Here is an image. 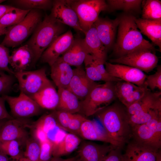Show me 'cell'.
Masks as SVG:
<instances>
[{
  "instance_id": "obj_25",
  "label": "cell",
  "mask_w": 161,
  "mask_h": 161,
  "mask_svg": "<svg viewBox=\"0 0 161 161\" xmlns=\"http://www.w3.org/2000/svg\"><path fill=\"white\" fill-rule=\"evenodd\" d=\"M50 76L58 88L67 89L72 79L73 69L60 57L50 66Z\"/></svg>"
},
{
  "instance_id": "obj_30",
  "label": "cell",
  "mask_w": 161,
  "mask_h": 161,
  "mask_svg": "<svg viewBox=\"0 0 161 161\" xmlns=\"http://www.w3.org/2000/svg\"><path fill=\"white\" fill-rule=\"evenodd\" d=\"M81 142L78 136L70 133H66L63 139L53 144L52 157H61L71 153Z\"/></svg>"
},
{
  "instance_id": "obj_42",
  "label": "cell",
  "mask_w": 161,
  "mask_h": 161,
  "mask_svg": "<svg viewBox=\"0 0 161 161\" xmlns=\"http://www.w3.org/2000/svg\"><path fill=\"white\" fill-rule=\"evenodd\" d=\"M86 118V117L82 114H73L69 124L68 131L79 136L81 125Z\"/></svg>"
},
{
  "instance_id": "obj_48",
  "label": "cell",
  "mask_w": 161,
  "mask_h": 161,
  "mask_svg": "<svg viewBox=\"0 0 161 161\" xmlns=\"http://www.w3.org/2000/svg\"><path fill=\"white\" fill-rule=\"evenodd\" d=\"M78 157V156L67 159H63L61 157H53L49 161H74Z\"/></svg>"
},
{
  "instance_id": "obj_39",
  "label": "cell",
  "mask_w": 161,
  "mask_h": 161,
  "mask_svg": "<svg viewBox=\"0 0 161 161\" xmlns=\"http://www.w3.org/2000/svg\"><path fill=\"white\" fill-rule=\"evenodd\" d=\"M0 70V96L9 92L14 83V76Z\"/></svg>"
},
{
  "instance_id": "obj_41",
  "label": "cell",
  "mask_w": 161,
  "mask_h": 161,
  "mask_svg": "<svg viewBox=\"0 0 161 161\" xmlns=\"http://www.w3.org/2000/svg\"><path fill=\"white\" fill-rule=\"evenodd\" d=\"M10 55L8 48L0 44V70L13 75L14 72L9 66Z\"/></svg>"
},
{
  "instance_id": "obj_10",
  "label": "cell",
  "mask_w": 161,
  "mask_h": 161,
  "mask_svg": "<svg viewBox=\"0 0 161 161\" xmlns=\"http://www.w3.org/2000/svg\"><path fill=\"white\" fill-rule=\"evenodd\" d=\"M9 104L12 114L15 118L25 119L38 115L41 107L32 98L20 92L18 96H2Z\"/></svg>"
},
{
  "instance_id": "obj_34",
  "label": "cell",
  "mask_w": 161,
  "mask_h": 161,
  "mask_svg": "<svg viewBox=\"0 0 161 161\" xmlns=\"http://www.w3.org/2000/svg\"><path fill=\"white\" fill-rule=\"evenodd\" d=\"M22 143L17 140L0 141V150L13 160H20L24 157L20 148Z\"/></svg>"
},
{
  "instance_id": "obj_31",
  "label": "cell",
  "mask_w": 161,
  "mask_h": 161,
  "mask_svg": "<svg viewBox=\"0 0 161 161\" xmlns=\"http://www.w3.org/2000/svg\"><path fill=\"white\" fill-rule=\"evenodd\" d=\"M143 1L108 0L106 2L108 6L109 12L116 10H122L126 13L130 14V13L138 12L140 10Z\"/></svg>"
},
{
  "instance_id": "obj_45",
  "label": "cell",
  "mask_w": 161,
  "mask_h": 161,
  "mask_svg": "<svg viewBox=\"0 0 161 161\" xmlns=\"http://www.w3.org/2000/svg\"><path fill=\"white\" fill-rule=\"evenodd\" d=\"M121 148L117 147L112 149L102 161H123Z\"/></svg>"
},
{
  "instance_id": "obj_33",
  "label": "cell",
  "mask_w": 161,
  "mask_h": 161,
  "mask_svg": "<svg viewBox=\"0 0 161 161\" xmlns=\"http://www.w3.org/2000/svg\"><path fill=\"white\" fill-rule=\"evenodd\" d=\"M30 10L14 7L0 19V27L7 28L17 24L24 18Z\"/></svg>"
},
{
  "instance_id": "obj_2",
  "label": "cell",
  "mask_w": 161,
  "mask_h": 161,
  "mask_svg": "<svg viewBox=\"0 0 161 161\" xmlns=\"http://www.w3.org/2000/svg\"><path fill=\"white\" fill-rule=\"evenodd\" d=\"M119 17L117 37L113 47L115 58L140 49L154 50L153 45L143 37L138 30L135 22L136 18L133 15L126 13Z\"/></svg>"
},
{
  "instance_id": "obj_28",
  "label": "cell",
  "mask_w": 161,
  "mask_h": 161,
  "mask_svg": "<svg viewBox=\"0 0 161 161\" xmlns=\"http://www.w3.org/2000/svg\"><path fill=\"white\" fill-rule=\"evenodd\" d=\"M135 22L142 34L148 38L161 49V21L136 18Z\"/></svg>"
},
{
  "instance_id": "obj_9",
  "label": "cell",
  "mask_w": 161,
  "mask_h": 161,
  "mask_svg": "<svg viewBox=\"0 0 161 161\" xmlns=\"http://www.w3.org/2000/svg\"><path fill=\"white\" fill-rule=\"evenodd\" d=\"M147 49H139L126 55L110 60V63L126 65L137 68L143 72L148 73L157 66L158 59Z\"/></svg>"
},
{
  "instance_id": "obj_43",
  "label": "cell",
  "mask_w": 161,
  "mask_h": 161,
  "mask_svg": "<svg viewBox=\"0 0 161 161\" xmlns=\"http://www.w3.org/2000/svg\"><path fill=\"white\" fill-rule=\"evenodd\" d=\"M52 112L60 127L64 131H68L69 124L73 114L56 110Z\"/></svg>"
},
{
  "instance_id": "obj_8",
  "label": "cell",
  "mask_w": 161,
  "mask_h": 161,
  "mask_svg": "<svg viewBox=\"0 0 161 161\" xmlns=\"http://www.w3.org/2000/svg\"><path fill=\"white\" fill-rule=\"evenodd\" d=\"M20 92L31 97L52 83L48 79L44 68L14 72Z\"/></svg>"
},
{
  "instance_id": "obj_11",
  "label": "cell",
  "mask_w": 161,
  "mask_h": 161,
  "mask_svg": "<svg viewBox=\"0 0 161 161\" xmlns=\"http://www.w3.org/2000/svg\"><path fill=\"white\" fill-rule=\"evenodd\" d=\"M50 15L58 22L85 34L80 25L78 16L72 7L71 0L53 1Z\"/></svg>"
},
{
  "instance_id": "obj_52",
  "label": "cell",
  "mask_w": 161,
  "mask_h": 161,
  "mask_svg": "<svg viewBox=\"0 0 161 161\" xmlns=\"http://www.w3.org/2000/svg\"><path fill=\"white\" fill-rule=\"evenodd\" d=\"M8 120H0V131L6 121Z\"/></svg>"
},
{
  "instance_id": "obj_50",
  "label": "cell",
  "mask_w": 161,
  "mask_h": 161,
  "mask_svg": "<svg viewBox=\"0 0 161 161\" xmlns=\"http://www.w3.org/2000/svg\"><path fill=\"white\" fill-rule=\"evenodd\" d=\"M156 161H161V152L160 150L157 153Z\"/></svg>"
},
{
  "instance_id": "obj_15",
  "label": "cell",
  "mask_w": 161,
  "mask_h": 161,
  "mask_svg": "<svg viewBox=\"0 0 161 161\" xmlns=\"http://www.w3.org/2000/svg\"><path fill=\"white\" fill-rule=\"evenodd\" d=\"M98 83L88 77L81 66L73 69V76L67 89L81 101L87 97Z\"/></svg>"
},
{
  "instance_id": "obj_40",
  "label": "cell",
  "mask_w": 161,
  "mask_h": 161,
  "mask_svg": "<svg viewBox=\"0 0 161 161\" xmlns=\"http://www.w3.org/2000/svg\"><path fill=\"white\" fill-rule=\"evenodd\" d=\"M144 85L150 90H154L157 88L161 90V66H159L156 72L154 74L147 76Z\"/></svg>"
},
{
  "instance_id": "obj_12",
  "label": "cell",
  "mask_w": 161,
  "mask_h": 161,
  "mask_svg": "<svg viewBox=\"0 0 161 161\" xmlns=\"http://www.w3.org/2000/svg\"><path fill=\"white\" fill-rule=\"evenodd\" d=\"M104 65L106 71L111 76L138 86H145L144 82L147 76L143 71L123 64L106 62Z\"/></svg>"
},
{
  "instance_id": "obj_21",
  "label": "cell",
  "mask_w": 161,
  "mask_h": 161,
  "mask_svg": "<svg viewBox=\"0 0 161 161\" xmlns=\"http://www.w3.org/2000/svg\"><path fill=\"white\" fill-rule=\"evenodd\" d=\"M159 150L134 140L128 144L123 154V161H156Z\"/></svg>"
},
{
  "instance_id": "obj_32",
  "label": "cell",
  "mask_w": 161,
  "mask_h": 161,
  "mask_svg": "<svg viewBox=\"0 0 161 161\" xmlns=\"http://www.w3.org/2000/svg\"><path fill=\"white\" fill-rule=\"evenodd\" d=\"M142 18L161 21V1L143 0L142 3Z\"/></svg>"
},
{
  "instance_id": "obj_16",
  "label": "cell",
  "mask_w": 161,
  "mask_h": 161,
  "mask_svg": "<svg viewBox=\"0 0 161 161\" xmlns=\"http://www.w3.org/2000/svg\"><path fill=\"white\" fill-rule=\"evenodd\" d=\"M114 89L117 98L126 108L141 98L149 89L122 81L115 82Z\"/></svg>"
},
{
  "instance_id": "obj_55",
  "label": "cell",
  "mask_w": 161,
  "mask_h": 161,
  "mask_svg": "<svg viewBox=\"0 0 161 161\" xmlns=\"http://www.w3.org/2000/svg\"><path fill=\"white\" fill-rule=\"evenodd\" d=\"M74 161H82L81 160H80L78 157Z\"/></svg>"
},
{
  "instance_id": "obj_22",
  "label": "cell",
  "mask_w": 161,
  "mask_h": 161,
  "mask_svg": "<svg viewBox=\"0 0 161 161\" xmlns=\"http://www.w3.org/2000/svg\"><path fill=\"white\" fill-rule=\"evenodd\" d=\"M9 64L14 72L29 70L31 66L35 65L34 54L27 44L12 51L9 57Z\"/></svg>"
},
{
  "instance_id": "obj_56",
  "label": "cell",
  "mask_w": 161,
  "mask_h": 161,
  "mask_svg": "<svg viewBox=\"0 0 161 161\" xmlns=\"http://www.w3.org/2000/svg\"><path fill=\"white\" fill-rule=\"evenodd\" d=\"M5 1V0H0V4L2 3L4 1Z\"/></svg>"
},
{
  "instance_id": "obj_18",
  "label": "cell",
  "mask_w": 161,
  "mask_h": 161,
  "mask_svg": "<svg viewBox=\"0 0 161 161\" xmlns=\"http://www.w3.org/2000/svg\"><path fill=\"white\" fill-rule=\"evenodd\" d=\"M120 17L114 19L99 17L94 24L98 35L107 51L113 48Z\"/></svg>"
},
{
  "instance_id": "obj_6",
  "label": "cell",
  "mask_w": 161,
  "mask_h": 161,
  "mask_svg": "<svg viewBox=\"0 0 161 161\" xmlns=\"http://www.w3.org/2000/svg\"><path fill=\"white\" fill-rule=\"evenodd\" d=\"M71 4L85 33L97 20L101 12L109 10L104 0H71Z\"/></svg>"
},
{
  "instance_id": "obj_54",
  "label": "cell",
  "mask_w": 161,
  "mask_h": 161,
  "mask_svg": "<svg viewBox=\"0 0 161 161\" xmlns=\"http://www.w3.org/2000/svg\"><path fill=\"white\" fill-rule=\"evenodd\" d=\"M22 158L20 160H13L10 161H21ZM8 161H9V160Z\"/></svg>"
},
{
  "instance_id": "obj_46",
  "label": "cell",
  "mask_w": 161,
  "mask_h": 161,
  "mask_svg": "<svg viewBox=\"0 0 161 161\" xmlns=\"http://www.w3.org/2000/svg\"><path fill=\"white\" fill-rule=\"evenodd\" d=\"M5 100L2 96H0V120H9L12 119L7 112L5 106Z\"/></svg>"
},
{
  "instance_id": "obj_27",
  "label": "cell",
  "mask_w": 161,
  "mask_h": 161,
  "mask_svg": "<svg viewBox=\"0 0 161 161\" xmlns=\"http://www.w3.org/2000/svg\"><path fill=\"white\" fill-rule=\"evenodd\" d=\"M31 98L41 107L55 110L58 104L59 97L52 83L44 87Z\"/></svg>"
},
{
  "instance_id": "obj_26",
  "label": "cell",
  "mask_w": 161,
  "mask_h": 161,
  "mask_svg": "<svg viewBox=\"0 0 161 161\" xmlns=\"http://www.w3.org/2000/svg\"><path fill=\"white\" fill-rule=\"evenodd\" d=\"M84 34L83 39L89 54L105 64L107 51L100 39L94 24Z\"/></svg>"
},
{
  "instance_id": "obj_29",
  "label": "cell",
  "mask_w": 161,
  "mask_h": 161,
  "mask_svg": "<svg viewBox=\"0 0 161 161\" xmlns=\"http://www.w3.org/2000/svg\"><path fill=\"white\" fill-rule=\"evenodd\" d=\"M58 89L59 100L55 110L72 114L79 113L80 101L77 97L67 89Z\"/></svg>"
},
{
  "instance_id": "obj_51",
  "label": "cell",
  "mask_w": 161,
  "mask_h": 161,
  "mask_svg": "<svg viewBox=\"0 0 161 161\" xmlns=\"http://www.w3.org/2000/svg\"><path fill=\"white\" fill-rule=\"evenodd\" d=\"M7 28L0 27V36L5 35L6 32Z\"/></svg>"
},
{
  "instance_id": "obj_36",
  "label": "cell",
  "mask_w": 161,
  "mask_h": 161,
  "mask_svg": "<svg viewBox=\"0 0 161 161\" xmlns=\"http://www.w3.org/2000/svg\"><path fill=\"white\" fill-rule=\"evenodd\" d=\"M159 116H161V109H152L139 114L129 116V120L132 127L146 123Z\"/></svg>"
},
{
  "instance_id": "obj_1",
  "label": "cell",
  "mask_w": 161,
  "mask_h": 161,
  "mask_svg": "<svg viewBox=\"0 0 161 161\" xmlns=\"http://www.w3.org/2000/svg\"><path fill=\"white\" fill-rule=\"evenodd\" d=\"M108 136L122 148L131 137L132 128L127 108L115 102L96 114Z\"/></svg>"
},
{
  "instance_id": "obj_14",
  "label": "cell",
  "mask_w": 161,
  "mask_h": 161,
  "mask_svg": "<svg viewBox=\"0 0 161 161\" xmlns=\"http://www.w3.org/2000/svg\"><path fill=\"white\" fill-rule=\"evenodd\" d=\"M24 119L7 120L0 131V141L17 140L25 143L28 138L27 128L30 127Z\"/></svg>"
},
{
  "instance_id": "obj_53",
  "label": "cell",
  "mask_w": 161,
  "mask_h": 161,
  "mask_svg": "<svg viewBox=\"0 0 161 161\" xmlns=\"http://www.w3.org/2000/svg\"><path fill=\"white\" fill-rule=\"evenodd\" d=\"M21 161H30L27 158L23 157Z\"/></svg>"
},
{
  "instance_id": "obj_7",
  "label": "cell",
  "mask_w": 161,
  "mask_h": 161,
  "mask_svg": "<svg viewBox=\"0 0 161 161\" xmlns=\"http://www.w3.org/2000/svg\"><path fill=\"white\" fill-rule=\"evenodd\" d=\"M134 140L157 150L161 146V116L143 124L133 126Z\"/></svg>"
},
{
  "instance_id": "obj_4",
  "label": "cell",
  "mask_w": 161,
  "mask_h": 161,
  "mask_svg": "<svg viewBox=\"0 0 161 161\" xmlns=\"http://www.w3.org/2000/svg\"><path fill=\"white\" fill-rule=\"evenodd\" d=\"M115 83L106 82L96 85L87 97L80 101L79 113L85 116L89 117L109 106L117 98Z\"/></svg>"
},
{
  "instance_id": "obj_24",
  "label": "cell",
  "mask_w": 161,
  "mask_h": 161,
  "mask_svg": "<svg viewBox=\"0 0 161 161\" xmlns=\"http://www.w3.org/2000/svg\"><path fill=\"white\" fill-rule=\"evenodd\" d=\"M88 54L89 52L84 39L76 38H74L71 46L60 58L70 66L77 67L82 65Z\"/></svg>"
},
{
  "instance_id": "obj_23",
  "label": "cell",
  "mask_w": 161,
  "mask_h": 161,
  "mask_svg": "<svg viewBox=\"0 0 161 161\" xmlns=\"http://www.w3.org/2000/svg\"><path fill=\"white\" fill-rule=\"evenodd\" d=\"M154 109H161V92H152L149 89L141 98L127 108L129 116Z\"/></svg>"
},
{
  "instance_id": "obj_38",
  "label": "cell",
  "mask_w": 161,
  "mask_h": 161,
  "mask_svg": "<svg viewBox=\"0 0 161 161\" xmlns=\"http://www.w3.org/2000/svg\"><path fill=\"white\" fill-rule=\"evenodd\" d=\"M58 125L56 117L52 112L41 116L35 123L33 127L41 129L46 134L49 131Z\"/></svg>"
},
{
  "instance_id": "obj_20",
  "label": "cell",
  "mask_w": 161,
  "mask_h": 161,
  "mask_svg": "<svg viewBox=\"0 0 161 161\" xmlns=\"http://www.w3.org/2000/svg\"><path fill=\"white\" fill-rule=\"evenodd\" d=\"M85 71L92 81L116 82L122 81L109 75L106 71L104 63L90 54H87L84 61Z\"/></svg>"
},
{
  "instance_id": "obj_5",
  "label": "cell",
  "mask_w": 161,
  "mask_h": 161,
  "mask_svg": "<svg viewBox=\"0 0 161 161\" xmlns=\"http://www.w3.org/2000/svg\"><path fill=\"white\" fill-rule=\"evenodd\" d=\"M40 10H31L19 23L7 28L1 44L7 47H15L21 44L34 30L42 20Z\"/></svg>"
},
{
  "instance_id": "obj_13",
  "label": "cell",
  "mask_w": 161,
  "mask_h": 161,
  "mask_svg": "<svg viewBox=\"0 0 161 161\" xmlns=\"http://www.w3.org/2000/svg\"><path fill=\"white\" fill-rule=\"evenodd\" d=\"M74 38L71 30L58 37L44 51L40 58L51 66L70 47Z\"/></svg>"
},
{
  "instance_id": "obj_19",
  "label": "cell",
  "mask_w": 161,
  "mask_h": 161,
  "mask_svg": "<svg viewBox=\"0 0 161 161\" xmlns=\"http://www.w3.org/2000/svg\"><path fill=\"white\" fill-rule=\"evenodd\" d=\"M79 136L86 140L101 141L120 147L108 136L100 122L95 120L86 118L81 125Z\"/></svg>"
},
{
  "instance_id": "obj_37",
  "label": "cell",
  "mask_w": 161,
  "mask_h": 161,
  "mask_svg": "<svg viewBox=\"0 0 161 161\" xmlns=\"http://www.w3.org/2000/svg\"><path fill=\"white\" fill-rule=\"evenodd\" d=\"M24 157L30 161H39L40 145L34 138H28L25 142Z\"/></svg>"
},
{
  "instance_id": "obj_17",
  "label": "cell",
  "mask_w": 161,
  "mask_h": 161,
  "mask_svg": "<svg viewBox=\"0 0 161 161\" xmlns=\"http://www.w3.org/2000/svg\"><path fill=\"white\" fill-rule=\"evenodd\" d=\"M117 147L90 141L81 142L77 151L78 157L82 161H102L111 150Z\"/></svg>"
},
{
  "instance_id": "obj_44",
  "label": "cell",
  "mask_w": 161,
  "mask_h": 161,
  "mask_svg": "<svg viewBox=\"0 0 161 161\" xmlns=\"http://www.w3.org/2000/svg\"><path fill=\"white\" fill-rule=\"evenodd\" d=\"M40 145L39 161H49L52 157L53 144L48 140Z\"/></svg>"
},
{
  "instance_id": "obj_47",
  "label": "cell",
  "mask_w": 161,
  "mask_h": 161,
  "mask_svg": "<svg viewBox=\"0 0 161 161\" xmlns=\"http://www.w3.org/2000/svg\"><path fill=\"white\" fill-rule=\"evenodd\" d=\"M14 7L10 5L0 4V19L8 12Z\"/></svg>"
},
{
  "instance_id": "obj_35",
  "label": "cell",
  "mask_w": 161,
  "mask_h": 161,
  "mask_svg": "<svg viewBox=\"0 0 161 161\" xmlns=\"http://www.w3.org/2000/svg\"><path fill=\"white\" fill-rule=\"evenodd\" d=\"M12 2L25 10H47L52 8L53 1L50 0H16Z\"/></svg>"
},
{
  "instance_id": "obj_3",
  "label": "cell",
  "mask_w": 161,
  "mask_h": 161,
  "mask_svg": "<svg viewBox=\"0 0 161 161\" xmlns=\"http://www.w3.org/2000/svg\"><path fill=\"white\" fill-rule=\"evenodd\" d=\"M65 25L46 15L37 26L26 44L33 52L35 64L44 51L59 36L64 33Z\"/></svg>"
},
{
  "instance_id": "obj_49",
  "label": "cell",
  "mask_w": 161,
  "mask_h": 161,
  "mask_svg": "<svg viewBox=\"0 0 161 161\" xmlns=\"http://www.w3.org/2000/svg\"><path fill=\"white\" fill-rule=\"evenodd\" d=\"M9 159L7 155L0 150V161H8Z\"/></svg>"
}]
</instances>
